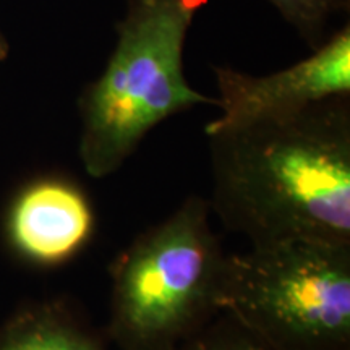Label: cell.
<instances>
[{
	"instance_id": "obj_1",
	"label": "cell",
	"mask_w": 350,
	"mask_h": 350,
	"mask_svg": "<svg viewBox=\"0 0 350 350\" xmlns=\"http://www.w3.org/2000/svg\"><path fill=\"white\" fill-rule=\"evenodd\" d=\"M208 137V203L227 229L252 247L287 240L350 245L349 96Z\"/></svg>"
},
{
	"instance_id": "obj_2",
	"label": "cell",
	"mask_w": 350,
	"mask_h": 350,
	"mask_svg": "<svg viewBox=\"0 0 350 350\" xmlns=\"http://www.w3.org/2000/svg\"><path fill=\"white\" fill-rule=\"evenodd\" d=\"M209 0H126L117 42L103 73L78 98L80 159L90 177L116 174L150 131L200 104L183 72V49L195 15Z\"/></svg>"
},
{
	"instance_id": "obj_3",
	"label": "cell",
	"mask_w": 350,
	"mask_h": 350,
	"mask_svg": "<svg viewBox=\"0 0 350 350\" xmlns=\"http://www.w3.org/2000/svg\"><path fill=\"white\" fill-rule=\"evenodd\" d=\"M209 211L190 196L113 262L109 332L124 350H174L217 312L226 255Z\"/></svg>"
},
{
	"instance_id": "obj_4",
	"label": "cell",
	"mask_w": 350,
	"mask_h": 350,
	"mask_svg": "<svg viewBox=\"0 0 350 350\" xmlns=\"http://www.w3.org/2000/svg\"><path fill=\"white\" fill-rule=\"evenodd\" d=\"M216 306L269 350H349L350 245L287 240L226 256Z\"/></svg>"
},
{
	"instance_id": "obj_5",
	"label": "cell",
	"mask_w": 350,
	"mask_h": 350,
	"mask_svg": "<svg viewBox=\"0 0 350 350\" xmlns=\"http://www.w3.org/2000/svg\"><path fill=\"white\" fill-rule=\"evenodd\" d=\"M221 117L204 131L278 120L323 100L350 96V25L325 39L306 59L291 67L253 77L230 67H214Z\"/></svg>"
},
{
	"instance_id": "obj_6",
	"label": "cell",
	"mask_w": 350,
	"mask_h": 350,
	"mask_svg": "<svg viewBox=\"0 0 350 350\" xmlns=\"http://www.w3.org/2000/svg\"><path fill=\"white\" fill-rule=\"evenodd\" d=\"M93 230L94 213L85 191L52 175L21 187L5 214L8 247L39 268H55L75 258Z\"/></svg>"
},
{
	"instance_id": "obj_7",
	"label": "cell",
	"mask_w": 350,
	"mask_h": 350,
	"mask_svg": "<svg viewBox=\"0 0 350 350\" xmlns=\"http://www.w3.org/2000/svg\"><path fill=\"white\" fill-rule=\"evenodd\" d=\"M0 350H104L103 344L59 300L20 306L0 325Z\"/></svg>"
},
{
	"instance_id": "obj_8",
	"label": "cell",
	"mask_w": 350,
	"mask_h": 350,
	"mask_svg": "<svg viewBox=\"0 0 350 350\" xmlns=\"http://www.w3.org/2000/svg\"><path fill=\"white\" fill-rule=\"evenodd\" d=\"M278 8L288 25L299 31L310 47H317L325 41L327 20L338 12L349 10V0H268Z\"/></svg>"
},
{
	"instance_id": "obj_9",
	"label": "cell",
	"mask_w": 350,
	"mask_h": 350,
	"mask_svg": "<svg viewBox=\"0 0 350 350\" xmlns=\"http://www.w3.org/2000/svg\"><path fill=\"white\" fill-rule=\"evenodd\" d=\"M183 350H269L256 339L232 338V339H203L187 345Z\"/></svg>"
},
{
	"instance_id": "obj_10",
	"label": "cell",
	"mask_w": 350,
	"mask_h": 350,
	"mask_svg": "<svg viewBox=\"0 0 350 350\" xmlns=\"http://www.w3.org/2000/svg\"><path fill=\"white\" fill-rule=\"evenodd\" d=\"M8 54H10V46H8L7 38L0 33V64L5 62L8 59Z\"/></svg>"
}]
</instances>
